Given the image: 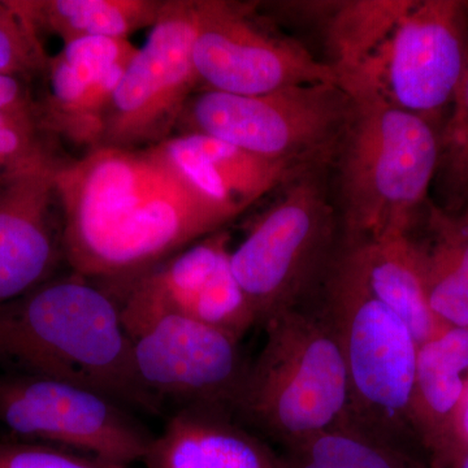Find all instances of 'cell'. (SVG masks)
Here are the masks:
<instances>
[{"instance_id":"1","label":"cell","mask_w":468,"mask_h":468,"mask_svg":"<svg viewBox=\"0 0 468 468\" xmlns=\"http://www.w3.org/2000/svg\"><path fill=\"white\" fill-rule=\"evenodd\" d=\"M55 181L64 257L112 294L236 218L144 150H90L58 165Z\"/></svg>"},{"instance_id":"2","label":"cell","mask_w":468,"mask_h":468,"mask_svg":"<svg viewBox=\"0 0 468 468\" xmlns=\"http://www.w3.org/2000/svg\"><path fill=\"white\" fill-rule=\"evenodd\" d=\"M0 365L81 385L122 405L158 409L135 371L119 302L80 273L0 304Z\"/></svg>"},{"instance_id":"3","label":"cell","mask_w":468,"mask_h":468,"mask_svg":"<svg viewBox=\"0 0 468 468\" xmlns=\"http://www.w3.org/2000/svg\"><path fill=\"white\" fill-rule=\"evenodd\" d=\"M345 91L351 100L341 163L347 239L408 234L427 207L440 168V133L377 91Z\"/></svg>"},{"instance_id":"4","label":"cell","mask_w":468,"mask_h":468,"mask_svg":"<svg viewBox=\"0 0 468 468\" xmlns=\"http://www.w3.org/2000/svg\"><path fill=\"white\" fill-rule=\"evenodd\" d=\"M320 313L340 345L350 388V424L399 449L412 432L410 405L418 344L409 326L369 289L356 246L329 263Z\"/></svg>"},{"instance_id":"5","label":"cell","mask_w":468,"mask_h":468,"mask_svg":"<svg viewBox=\"0 0 468 468\" xmlns=\"http://www.w3.org/2000/svg\"><path fill=\"white\" fill-rule=\"evenodd\" d=\"M236 409L282 445L350 421V388L337 338L302 304L268 320Z\"/></svg>"},{"instance_id":"6","label":"cell","mask_w":468,"mask_h":468,"mask_svg":"<svg viewBox=\"0 0 468 468\" xmlns=\"http://www.w3.org/2000/svg\"><path fill=\"white\" fill-rule=\"evenodd\" d=\"M468 55V2L409 0L380 48L344 90L369 89L428 122L451 109Z\"/></svg>"},{"instance_id":"7","label":"cell","mask_w":468,"mask_h":468,"mask_svg":"<svg viewBox=\"0 0 468 468\" xmlns=\"http://www.w3.org/2000/svg\"><path fill=\"white\" fill-rule=\"evenodd\" d=\"M331 212L313 178L292 184L255 220L230 263L258 324L302 304L331 263Z\"/></svg>"},{"instance_id":"8","label":"cell","mask_w":468,"mask_h":468,"mask_svg":"<svg viewBox=\"0 0 468 468\" xmlns=\"http://www.w3.org/2000/svg\"><path fill=\"white\" fill-rule=\"evenodd\" d=\"M349 94L338 85H304L261 95L194 94L177 125L266 158L295 162L345 132Z\"/></svg>"},{"instance_id":"9","label":"cell","mask_w":468,"mask_h":468,"mask_svg":"<svg viewBox=\"0 0 468 468\" xmlns=\"http://www.w3.org/2000/svg\"><path fill=\"white\" fill-rule=\"evenodd\" d=\"M197 0H165L111 100L100 149L135 151L172 137L199 84L193 61Z\"/></svg>"},{"instance_id":"10","label":"cell","mask_w":468,"mask_h":468,"mask_svg":"<svg viewBox=\"0 0 468 468\" xmlns=\"http://www.w3.org/2000/svg\"><path fill=\"white\" fill-rule=\"evenodd\" d=\"M135 371L154 399L184 409L236 408L249 366L239 338L215 326L168 313L122 318Z\"/></svg>"},{"instance_id":"11","label":"cell","mask_w":468,"mask_h":468,"mask_svg":"<svg viewBox=\"0 0 468 468\" xmlns=\"http://www.w3.org/2000/svg\"><path fill=\"white\" fill-rule=\"evenodd\" d=\"M0 423L21 439L125 467L144 461L154 439L106 394L36 375L0 377Z\"/></svg>"},{"instance_id":"12","label":"cell","mask_w":468,"mask_h":468,"mask_svg":"<svg viewBox=\"0 0 468 468\" xmlns=\"http://www.w3.org/2000/svg\"><path fill=\"white\" fill-rule=\"evenodd\" d=\"M193 61L207 90L267 94L304 85H338L329 63L303 46L273 36L251 18L250 7L223 0H197Z\"/></svg>"},{"instance_id":"13","label":"cell","mask_w":468,"mask_h":468,"mask_svg":"<svg viewBox=\"0 0 468 468\" xmlns=\"http://www.w3.org/2000/svg\"><path fill=\"white\" fill-rule=\"evenodd\" d=\"M229 234L194 242L116 292L122 318L168 313L205 323L241 340L258 324L230 263Z\"/></svg>"},{"instance_id":"14","label":"cell","mask_w":468,"mask_h":468,"mask_svg":"<svg viewBox=\"0 0 468 468\" xmlns=\"http://www.w3.org/2000/svg\"><path fill=\"white\" fill-rule=\"evenodd\" d=\"M58 165L42 159L0 183V304L48 282L63 251L54 217Z\"/></svg>"},{"instance_id":"15","label":"cell","mask_w":468,"mask_h":468,"mask_svg":"<svg viewBox=\"0 0 468 468\" xmlns=\"http://www.w3.org/2000/svg\"><path fill=\"white\" fill-rule=\"evenodd\" d=\"M144 151L194 193L234 218L294 171V162L266 158L203 134L172 135Z\"/></svg>"},{"instance_id":"16","label":"cell","mask_w":468,"mask_h":468,"mask_svg":"<svg viewBox=\"0 0 468 468\" xmlns=\"http://www.w3.org/2000/svg\"><path fill=\"white\" fill-rule=\"evenodd\" d=\"M147 468H282L257 437L236 426L226 412L183 409L154 437Z\"/></svg>"},{"instance_id":"17","label":"cell","mask_w":468,"mask_h":468,"mask_svg":"<svg viewBox=\"0 0 468 468\" xmlns=\"http://www.w3.org/2000/svg\"><path fill=\"white\" fill-rule=\"evenodd\" d=\"M467 377V329L449 326L418 347L410 426L435 467L451 439Z\"/></svg>"},{"instance_id":"18","label":"cell","mask_w":468,"mask_h":468,"mask_svg":"<svg viewBox=\"0 0 468 468\" xmlns=\"http://www.w3.org/2000/svg\"><path fill=\"white\" fill-rule=\"evenodd\" d=\"M424 212V236H408L428 304L446 326L468 331V207Z\"/></svg>"},{"instance_id":"19","label":"cell","mask_w":468,"mask_h":468,"mask_svg":"<svg viewBox=\"0 0 468 468\" xmlns=\"http://www.w3.org/2000/svg\"><path fill=\"white\" fill-rule=\"evenodd\" d=\"M349 241L356 246L369 289L409 326L418 346L449 328L428 304L408 234Z\"/></svg>"},{"instance_id":"20","label":"cell","mask_w":468,"mask_h":468,"mask_svg":"<svg viewBox=\"0 0 468 468\" xmlns=\"http://www.w3.org/2000/svg\"><path fill=\"white\" fill-rule=\"evenodd\" d=\"M159 0H23L12 2L30 27L57 34L64 43L86 37L126 38L155 26Z\"/></svg>"},{"instance_id":"21","label":"cell","mask_w":468,"mask_h":468,"mask_svg":"<svg viewBox=\"0 0 468 468\" xmlns=\"http://www.w3.org/2000/svg\"><path fill=\"white\" fill-rule=\"evenodd\" d=\"M409 0H354L341 3L328 24L331 64L340 82L371 60L402 16Z\"/></svg>"},{"instance_id":"22","label":"cell","mask_w":468,"mask_h":468,"mask_svg":"<svg viewBox=\"0 0 468 468\" xmlns=\"http://www.w3.org/2000/svg\"><path fill=\"white\" fill-rule=\"evenodd\" d=\"M282 468H414L403 452L353 424L285 445Z\"/></svg>"},{"instance_id":"23","label":"cell","mask_w":468,"mask_h":468,"mask_svg":"<svg viewBox=\"0 0 468 468\" xmlns=\"http://www.w3.org/2000/svg\"><path fill=\"white\" fill-rule=\"evenodd\" d=\"M449 197L462 201L468 194V55L446 124L440 132V168Z\"/></svg>"},{"instance_id":"24","label":"cell","mask_w":468,"mask_h":468,"mask_svg":"<svg viewBox=\"0 0 468 468\" xmlns=\"http://www.w3.org/2000/svg\"><path fill=\"white\" fill-rule=\"evenodd\" d=\"M38 37L12 2H0V76L21 79L46 69L50 57Z\"/></svg>"},{"instance_id":"25","label":"cell","mask_w":468,"mask_h":468,"mask_svg":"<svg viewBox=\"0 0 468 468\" xmlns=\"http://www.w3.org/2000/svg\"><path fill=\"white\" fill-rule=\"evenodd\" d=\"M36 111H0V183L21 169L50 158L37 140Z\"/></svg>"},{"instance_id":"26","label":"cell","mask_w":468,"mask_h":468,"mask_svg":"<svg viewBox=\"0 0 468 468\" xmlns=\"http://www.w3.org/2000/svg\"><path fill=\"white\" fill-rule=\"evenodd\" d=\"M0 468H128L61 446L29 441L0 442Z\"/></svg>"},{"instance_id":"27","label":"cell","mask_w":468,"mask_h":468,"mask_svg":"<svg viewBox=\"0 0 468 468\" xmlns=\"http://www.w3.org/2000/svg\"><path fill=\"white\" fill-rule=\"evenodd\" d=\"M468 452V377L454 428L441 460L435 468H452Z\"/></svg>"},{"instance_id":"28","label":"cell","mask_w":468,"mask_h":468,"mask_svg":"<svg viewBox=\"0 0 468 468\" xmlns=\"http://www.w3.org/2000/svg\"><path fill=\"white\" fill-rule=\"evenodd\" d=\"M20 79L0 76V111L32 110Z\"/></svg>"},{"instance_id":"29","label":"cell","mask_w":468,"mask_h":468,"mask_svg":"<svg viewBox=\"0 0 468 468\" xmlns=\"http://www.w3.org/2000/svg\"><path fill=\"white\" fill-rule=\"evenodd\" d=\"M452 468H468V452Z\"/></svg>"},{"instance_id":"30","label":"cell","mask_w":468,"mask_h":468,"mask_svg":"<svg viewBox=\"0 0 468 468\" xmlns=\"http://www.w3.org/2000/svg\"><path fill=\"white\" fill-rule=\"evenodd\" d=\"M467 197H468V194H467Z\"/></svg>"}]
</instances>
